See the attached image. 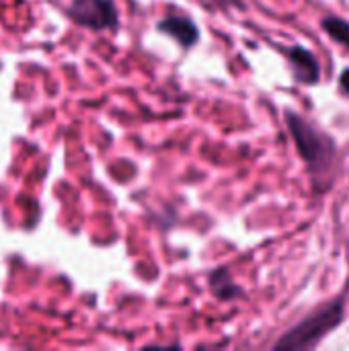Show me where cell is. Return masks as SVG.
Wrapping results in <instances>:
<instances>
[{
	"mask_svg": "<svg viewBox=\"0 0 349 351\" xmlns=\"http://www.w3.org/2000/svg\"><path fill=\"white\" fill-rule=\"evenodd\" d=\"M286 121H288V130L294 138V144H296L302 160L311 169V173L313 175L327 173L337 154L335 140L329 134H325L321 128H317L311 119H306L294 111H286Z\"/></svg>",
	"mask_w": 349,
	"mask_h": 351,
	"instance_id": "obj_1",
	"label": "cell"
},
{
	"mask_svg": "<svg viewBox=\"0 0 349 351\" xmlns=\"http://www.w3.org/2000/svg\"><path fill=\"white\" fill-rule=\"evenodd\" d=\"M344 315H346V302L341 298H335V300L327 302L325 306L317 308L315 313H311L306 319H302L274 348L288 351H302L317 348L319 341L325 335H329L335 327L341 325Z\"/></svg>",
	"mask_w": 349,
	"mask_h": 351,
	"instance_id": "obj_2",
	"label": "cell"
},
{
	"mask_svg": "<svg viewBox=\"0 0 349 351\" xmlns=\"http://www.w3.org/2000/svg\"><path fill=\"white\" fill-rule=\"evenodd\" d=\"M68 16L93 31H113L119 25V12L113 0H72Z\"/></svg>",
	"mask_w": 349,
	"mask_h": 351,
	"instance_id": "obj_3",
	"label": "cell"
},
{
	"mask_svg": "<svg viewBox=\"0 0 349 351\" xmlns=\"http://www.w3.org/2000/svg\"><path fill=\"white\" fill-rule=\"evenodd\" d=\"M286 56L292 66V74L296 82L317 84L321 80V64L311 49L302 45H292L290 49H286Z\"/></svg>",
	"mask_w": 349,
	"mask_h": 351,
	"instance_id": "obj_4",
	"label": "cell"
},
{
	"mask_svg": "<svg viewBox=\"0 0 349 351\" xmlns=\"http://www.w3.org/2000/svg\"><path fill=\"white\" fill-rule=\"evenodd\" d=\"M156 29L160 33H167L169 37H173L181 47H193L200 41V27L183 14H169L165 19H160L156 23Z\"/></svg>",
	"mask_w": 349,
	"mask_h": 351,
	"instance_id": "obj_5",
	"label": "cell"
},
{
	"mask_svg": "<svg viewBox=\"0 0 349 351\" xmlns=\"http://www.w3.org/2000/svg\"><path fill=\"white\" fill-rule=\"evenodd\" d=\"M210 288L214 296L220 300H237L239 296H243V290L232 280V274L228 267H218L210 274Z\"/></svg>",
	"mask_w": 349,
	"mask_h": 351,
	"instance_id": "obj_6",
	"label": "cell"
},
{
	"mask_svg": "<svg viewBox=\"0 0 349 351\" xmlns=\"http://www.w3.org/2000/svg\"><path fill=\"white\" fill-rule=\"evenodd\" d=\"M323 29L327 31V35L333 39V41H337V43H341V45H346L349 47V23L346 19H339V16H327V19H323Z\"/></svg>",
	"mask_w": 349,
	"mask_h": 351,
	"instance_id": "obj_7",
	"label": "cell"
},
{
	"mask_svg": "<svg viewBox=\"0 0 349 351\" xmlns=\"http://www.w3.org/2000/svg\"><path fill=\"white\" fill-rule=\"evenodd\" d=\"M339 84H341V90L349 95V68H346L339 76Z\"/></svg>",
	"mask_w": 349,
	"mask_h": 351,
	"instance_id": "obj_8",
	"label": "cell"
}]
</instances>
